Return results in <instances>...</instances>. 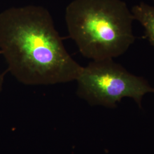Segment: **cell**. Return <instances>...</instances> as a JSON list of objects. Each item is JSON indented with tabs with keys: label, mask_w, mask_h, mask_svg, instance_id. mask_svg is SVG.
Instances as JSON below:
<instances>
[{
	"label": "cell",
	"mask_w": 154,
	"mask_h": 154,
	"mask_svg": "<svg viewBox=\"0 0 154 154\" xmlns=\"http://www.w3.org/2000/svg\"><path fill=\"white\" fill-rule=\"evenodd\" d=\"M0 53L8 70L26 85L76 81L82 71L67 51L44 8H13L0 14Z\"/></svg>",
	"instance_id": "obj_1"
},
{
	"label": "cell",
	"mask_w": 154,
	"mask_h": 154,
	"mask_svg": "<svg viewBox=\"0 0 154 154\" xmlns=\"http://www.w3.org/2000/svg\"><path fill=\"white\" fill-rule=\"evenodd\" d=\"M134 18L122 0H74L66 8L70 38L81 54L94 60L123 55L135 41Z\"/></svg>",
	"instance_id": "obj_2"
},
{
	"label": "cell",
	"mask_w": 154,
	"mask_h": 154,
	"mask_svg": "<svg viewBox=\"0 0 154 154\" xmlns=\"http://www.w3.org/2000/svg\"><path fill=\"white\" fill-rule=\"evenodd\" d=\"M77 94L91 106L114 109L122 99L132 98L142 108L144 95L154 88L143 77L132 74L113 59L94 60L83 67Z\"/></svg>",
	"instance_id": "obj_3"
},
{
	"label": "cell",
	"mask_w": 154,
	"mask_h": 154,
	"mask_svg": "<svg viewBox=\"0 0 154 154\" xmlns=\"http://www.w3.org/2000/svg\"><path fill=\"white\" fill-rule=\"evenodd\" d=\"M131 11L134 20L143 26L146 37L154 48V6L142 2L134 6Z\"/></svg>",
	"instance_id": "obj_4"
},
{
	"label": "cell",
	"mask_w": 154,
	"mask_h": 154,
	"mask_svg": "<svg viewBox=\"0 0 154 154\" xmlns=\"http://www.w3.org/2000/svg\"><path fill=\"white\" fill-rule=\"evenodd\" d=\"M3 83H4V75L0 73V91L2 89Z\"/></svg>",
	"instance_id": "obj_5"
},
{
	"label": "cell",
	"mask_w": 154,
	"mask_h": 154,
	"mask_svg": "<svg viewBox=\"0 0 154 154\" xmlns=\"http://www.w3.org/2000/svg\"><path fill=\"white\" fill-rule=\"evenodd\" d=\"M153 1H154V0H153Z\"/></svg>",
	"instance_id": "obj_6"
}]
</instances>
